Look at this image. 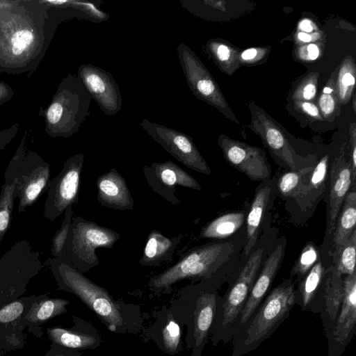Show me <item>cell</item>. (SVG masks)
<instances>
[{"instance_id": "obj_1", "label": "cell", "mask_w": 356, "mask_h": 356, "mask_svg": "<svg viewBox=\"0 0 356 356\" xmlns=\"http://www.w3.org/2000/svg\"><path fill=\"white\" fill-rule=\"evenodd\" d=\"M48 261L57 289L76 296L109 331L137 334L142 330L143 317L138 305L114 299L105 288L88 279L65 258L54 257Z\"/></svg>"}, {"instance_id": "obj_2", "label": "cell", "mask_w": 356, "mask_h": 356, "mask_svg": "<svg viewBox=\"0 0 356 356\" xmlns=\"http://www.w3.org/2000/svg\"><path fill=\"white\" fill-rule=\"evenodd\" d=\"M294 293V284L289 280L275 287L232 337L231 356H243L270 338L289 317L295 306Z\"/></svg>"}, {"instance_id": "obj_3", "label": "cell", "mask_w": 356, "mask_h": 356, "mask_svg": "<svg viewBox=\"0 0 356 356\" xmlns=\"http://www.w3.org/2000/svg\"><path fill=\"white\" fill-rule=\"evenodd\" d=\"M205 280L183 289L176 299L170 301V309L177 318L186 325L185 338L191 356H202L209 340L220 297L214 289H208Z\"/></svg>"}, {"instance_id": "obj_4", "label": "cell", "mask_w": 356, "mask_h": 356, "mask_svg": "<svg viewBox=\"0 0 356 356\" xmlns=\"http://www.w3.org/2000/svg\"><path fill=\"white\" fill-rule=\"evenodd\" d=\"M231 248V244L215 243L191 248L175 264L150 277L149 291L155 296L169 294L180 281L211 278Z\"/></svg>"}, {"instance_id": "obj_5", "label": "cell", "mask_w": 356, "mask_h": 356, "mask_svg": "<svg viewBox=\"0 0 356 356\" xmlns=\"http://www.w3.org/2000/svg\"><path fill=\"white\" fill-rule=\"evenodd\" d=\"M92 97L75 75H68L60 83L47 112L49 133L69 137L79 129L89 115Z\"/></svg>"}, {"instance_id": "obj_6", "label": "cell", "mask_w": 356, "mask_h": 356, "mask_svg": "<svg viewBox=\"0 0 356 356\" xmlns=\"http://www.w3.org/2000/svg\"><path fill=\"white\" fill-rule=\"evenodd\" d=\"M120 238V235L111 228L79 216L72 217L69 234L59 257L65 258L74 268L85 273L99 264L96 249L111 248Z\"/></svg>"}, {"instance_id": "obj_7", "label": "cell", "mask_w": 356, "mask_h": 356, "mask_svg": "<svg viewBox=\"0 0 356 356\" xmlns=\"http://www.w3.org/2000/svg\"><path fill=\"white\" fill-rule=\"evenodd\" d=\"M264 250L252 253L233 285L225 296L219 298L216 315L211 326L209 340L214 346L232 340L231 332L248 298L261 265Z\"/></svg>"}, {"instance_id": "obj_8", "label": "cell", "mask_w": 356, "mask_h": 356, "mask_svg": "<svg viewBox=\"0 0 356 356\" xmlns=\"http://www.w3.org/2000/svg\"><path fill=\"white\" fill-rule=\"evenodd\" d=\"M40 253L26 240L16 242L0 259V308L20 298L43 268Z\"/></svg>"}, {"instance_id": "obj_9", "label": "cell", "mask_w": 356, "mask_h": 356, "mask_svg": "<svg viewBox=\"0 0 356 356\" xmlns=\"http://www.w3.org/2000/svg\"><path fill=\"white\" fill-rule=\"evenodd\" d=\"M176 50L186 83L193 94L240 124L218 83L197 54L183 42L179 43Z\"/></svg>"}, {"instance_id": "obj_10", "label": "cell", "mask_w": 356, "mask_h": 356, "mask_svg": "<svg viewBox=\"0 0 356 356\" xmlns=\"http://www.w3.org/2000/svg\"><path fill=\"white\" fill-rule=\"evenodd\" d=\"M84 158L83 153L70 156L58 175L49 182L43 212L47 220H54L67 207L76 202Z\"/></svg>"}, {"instance_id": "obj_11", "label": "cell", "mask_w": 356, "mask_h": 356, "mask_svg": "<svg viewBox=\"0 0 356 356\" xmlns=\"http://www.w3.org/2000/svg\"><path fill=\"white\" fill-rule=\"evenodd\" d=\"M139 125L181 163L196 172L211 174L209 165L190 136L147 119H143Z\"/></svg>"}, {"instance_id": "obj_12", "label": "cell", "mask_w": 356, "mask_h": 356, "mask_svg": "<svg viewBox=\"0 0 356 356\" xmlns=\"http://www.w3.org/2000/svg\"><path fill=\"white\" fill-rule=\"evenodd\" d=\"M343 293L340 309L325 332L327 356H341L356 332V273L343 280Z\"/></svg>"}, {"instance_id": "obj_13", "label": "cell", "mask_w": 356, "mask_h": 356, "mask_svg": "<svg viewBox=\"0 0 356 356\" xmlns=\"http://www.w3.org/2000/svg\"><path fill=\"white\" fill-rule=\"evenodd\" d=\"M248 107L251 122L246 125L259 135L274 157L279 159L292 171L300 169V158L289 143L284 129L263 109L253 102Z\"/></svg>"}, {"instance_id": "obj_14", "label": "cell", "mask_w": 356, "mask_h": 356, "mask_svg": "<svg viewBox=\"0 0 356 356\" xmlns=\"http://www.w3.org/2000/svg\"><path fill=\"white\" fill-rule=\"evenodd\" d=\"M77 76L105 115H113L121 110L120 88L109 72L92 64H83L79 67Z\"/></svg>"}, {"instance_id": "obj_15", "label": "cell", "mask_w": 356, "mask_h": 356, "mask_svg": "<svg viewBox=\"0 0 356 356\" xmlns=\"http://www.w3.org/2000/svg\"><path fill=\"white\" fill-rule=\"evenodd\" d=\"M218 143L226 161L254 181H264L270 175L264 152L257 147L231 139L220 134Z\"/></svg>"}, {"instance_id": "obj_16", "label": "cell", "mask_w": 356, "mask_h": 356, "mask_svg": "<svg viewBox=\"0 0 356 356\" xmlns=\"http://www.w3.org/2000/svg\"><path fill=\"white\" fill-rule=\"evenodd\" d=\"M50 181V165L35 152L25 154L19 169L15 195L18 214L33 205Z\"/></svg>"}, {"instance_id": "obj_17", "label": "cell", "mask_w": 356, "mask_h": 356, "mask_svg": "<svg viewBox=\"0 0 356 356\" xmlns=\"http://www.w3.org/2000/svg\"><path fill=\"white\" fill-rule=\"evenodd\" d=\"M142 170L149 187L175 205L181 204L175 195L177 186L197 191L202 188L195 179L172 161L143 165Z\"/></svg>"}, {"instance_id": "obj_18", "label": "cell", "mask_w": 356, "mask_h": 356, "mask_svg": "<svg viewBox=\"0 0 356 356\" xmlns=\"http://www.w3.org/2000/svg\"><path fill=\"white\" fill-rule=\"evenodd\" d=\"M72 319L74 324L71 327L53 326L47 329L51 343L77 351L94 350L102 345L104 339L91 322L76 315Z\"/></svg>"}, {"instance_id": "obj_19", "label": "cell", "mask_w": 356, "mask_h": 356, "mask_svg": "<svg viewBox=\"0 0 356 356\" xmlns=\"http://www.w3.org/2000/svg\"><path fill=\"white\" fill-rule=\"evenodd\" d=\"M284 252V248L283 245H280L268 257L261 272L253 284L243 309L232 327V339L250 318L265 298L280 266Z\"/></svg>"}, {"instance_id": "obj_20", "label": "cell", "mask_w": 356, "mask_h": 356, "mask_svg": "<svg viewBox=\"0 0 356 356\" xmlns=\"http://www.w3.org/2000/svg\"><path fill=\"white\" fill-rule=\"evenodd\" d=\"M39 296L18 298L0 308V345L13 350L24 346V317Z\"/></svg>"}, {"instance_id": "obj_21", "label": "cell", "mask_w": 356, "mask_h": 356, "mask_svg": "<svg viewBox=\"0 0 356 356\" xmlns=\"http://www.w3.org/2000/svg\"><path fill=\"white\" fill-rule=\"evenodd\" d=\"M156 314L155 323L147 329H142L145 338L153 341L161 351L170 356L179 354L183 350L184 325L165 306Z\"/></svg>"}, {"instance_id": "obj_22", "label": "cell", "mask_w": 356, "mask_h": 356, "mask_svg": "<svg viewBox=\"0 0 356 356\" xmlns=\"http://www.w3.org/2000/svg\"><path fill=\"white\" fill-rule=\"evenodd\" d=\"M355 177L350 161H346L343 154L336 158L330 170V204L327 216L329 234L334 231L338 214L352 184H355Z\"/></svg>"}, {"instance_id": "obj_23", "label": "cell", "mask_w": 356, "mask_h": 356, "mask_svg": "<svg viewBox=\"0 0 356 356\" xmlns=\"http://www.w3.org/2000/svg\"><path fill=\"white\" fill-rule=\"evenodd\" d=\"M97 197L100 204L115 210H131L134 202L124 178L115 168L100 175L97 181Z\"/></svg>"}, {"instance_id": "obj_24", "label": "cell", "mask_w": 356, "mask_h": 356, "mask_svg": "<svg viewBox=\"0 0 356 356\" xmlns=\"http://www.w3.org/2000/svg\"><path fill=\"white\" fill-rule=\"evenodd\" d=\"M17 27L3 30L1 50L11 60H24L39 47V35L28 22H17Z\"/></svg>"}, {"instance_id": "obj_25", "label": "cell", "mask_w": 356, "mask_h": 356, "mask_svg": "<svg viewBox=\"0 0 356 356\" xmlns=\"http://www.w3.org/2000/svg\"><path fill=\"white\" fill-rule=\"evenodd\" d=\"M25 155L24 141L13 156L4 173L5 181L0 193V245L7 232L12 219L16 183L18 179L19 169Z\"/></svg>"}, {"instance_id": "obj_26", "label": "cell", "mask_w": 356, "mask_h": 356, "mask_svg": "<svg viewBox=\"0 0 356 356\" xmlns=\"http://www.w3.org/2000/svg\"><path fill=\"white\" fill-rule=\"evenodd\" d=\"M67 300L48 298L47 293L40 295L35 300L22 321L24 329L36 337L43 334L41 325L49 319L67 312Z\"/></svg>"}, {"instance_id": "obj_27", "label": "cell", "mask_w": 356, "mask_h": 356, "mask_svg": "<svg viewBox=\"0 0 356 356\" xmlns=\"http://www.w3.org/2000/svg\"><path fill=\"white\" fill-rule=\"evenodd\" d=\"M181 237L179 235L169 238L156 229L151 230L147 236L143 255L139 260L140 264L143 266H156L171 261Z\"/></svg>"}, {"instance_id": "obj_28", "label": "cell", "mask_w": 356, "mask_h": 356, "mask_svg": "<svg viewBox=\"0 0 356 356\" xmlns=\"http://www.w3.org/2000/svg\"><path fill=\"white\" fill-rule=\"evenodd\" d=\"M356 192H348L338 214L333 232V257L346 243L356 230Z\"/></svg>"}, {"instance_id": "obj_29", "label": "cell", "mask_w": 356, "mask_h": 356, "mask_svg": "<svg viewBox=\"0 0 356 356\" xmlns=\"http://www.w3.org/2000/svg\"><path fill=\"white\" fill-rule=\"evenodd\" d=\"M324 289V307L321 318L325 332L336 318L343 298V280L335 266L330 268Z\"/></svg>"}, {"instance_id": "obj_30", "label": "cell", "mask_w": 356, "mask_h": 356, "mask_svg": "<svg viewBox=\"0 0 356 356\" xmlns=\"http://www.w3.org/2000/svg\"><path fill=\"white\" fill-rule=\"evenodd\" d=\"M202 49L220 70L227 74L232 75L241 66V51L223 39H210Z\"/></svg>"}, {"instance_id": "obj_31", "label": "cell", "mask_w": 356, "mask_h": 356, "mask_svg": "<svg viewBox=\"0 0 356 356\" xmlns=\"http://www.w3.org/2000/svg\"><path fill=\"white\" fill-rule=\"evenodd\" d=\"M270 193V188L266 185L258 189L254 195L247 217L248 242L244 250L245 256L250 254L257 241L262 219L269 202Z\"/></svg>"}, {"instance_id": "obj_32", "label": "cell", "mask_w": 356, "mask_h": 356, "mask_svg": "<svg viewBox=\"0 0 356 356\" xmlns=\"http://www.w3.org/2000/svg\"><path fill=\"white\" fill-rule=\"evenodd\" d=\"M324 275V267L321 261L308 272L298 291L295 290L294 304L302 312L310 311L317 296Z\"/></svg>"}, {"instance_id": "obj_33", "label": "cell", "mask_w": 356, "mask_h": 356, "mask_svg": "<svg viewBox=\"0 0 356 356\" xmlns=\"http://www.w3.org/2000/svg\"><path fill=\"white\" fill-rule=\"evenodd\" d=\"M245 215L241 212L222 215L205 225L201 230L202 238H225L235 233L243 224Z\"/></svg>"}, {"instance_id": "obj_34", "label": "cell", "mask_w": 356, "mask_h": 356, "mask_svg": "<svg viewBox=\"0 0 356 356\" xmlns=\"http://www.w3.org/2000/svg\"><path fill=\"white\" fill-rule=\"evenodd\" d=\"M312 166L284 173L278 179L277 187L284 197H302L307 193L308 180Z\"/></svg>"}, {"instance_id": "obj_35", "label": "cell", "mask_w": 356, "mask_h": 356, "mask_svg": "<svg viewBox=\"0 0 356 356\" xmlns=\"http://www.w3.org/2000/svg\"><path fill=\"white\" fill-rule=\"evenodd\" d=\"M356 68L354 59L348 56L338 67L336 92L341 106L347 104L353 95L355 85Z\"/></svg>"}, {"instance_id": "obj_36", "label": "cell", "mask_w": 356, "mask_h": 356, "mask_svg": "<svg viewBox=\"0 0 356 356\" xmlns=\"http://www.w3.org/2000/svg\"><path fill=\"white\" fill-rule=\"evenodd\" d=\"M338 67L336 68L324 86L316 101V105L323 119L332 120L340 111L336 92V80Z\"/></svg>"}, {"instance_id": "obj_37", "label": "cell", "mask_w": 356, "mask_h": 356, "mask_svg": "<svg viewBox=\"0 0 356 356\" xmlns=\"http://www.w3.org/2000/svg\"><path fill=\"white\" fill-rule=\"evenodd\" d=\"M356 230L338 253L333 257L334 266L342 275H350L355 272Z\"/></svg>"}, {"instance_id": "obj_38", "label": "cell", "mask_w": 356, "mask_h": 356, "mask_svg": "<svg viewBox=\"0 0 356 356\" xmlns=\"http://www.w3.org/2000/svg\"><path fill=\"white\" fill-rule=\"evenodd\" d=\"M318 74L311 72L305 75L296 86L291 98L292 101L314 102L316 96Z\"/></svg>"}, {"instance_id": "obj_39", "label": "cell", "mask_w": 356, "mask_h": 356, "mask_svg": "<svg viewBox=\"0 0 356 356\" xmlns=\"http://www.w3.org/2000/svg\"><path fill=\"white\" fill-rule=\"evenodd\" d=\"M64 212L65 216L60 227L56 231L52 239L51 252L54 257L61 254L67 238L73 217L72 205L67 207Z\"/></svg>"}, {"instance_id": "obj_40", "label": "cell", "mask_w": 356, "mask_h": 356, "mask_svg": "<svg viewBox=\"0 0 356 356\" xmlns=\"http://www.w3.org/2000/svg\"><path fill=\"white\" fill-rule=\"evenodd\" d=\"M328 160L329 156L325 155L312 170L308 180L307 193L311 191H317L324 186L327 176Z\"/></svg>"}, {"instance_id": "obj_41", "label": "cell", "mask_w": 356, "mask_h": 356, "mask_svg": "<svg viewBox=\"0 0 356 356\" xmlns=\"http://www.w3.org/2000/svg\"><path fill=\"white\" fill-rule=\"evenodd\" d=\"M318 259V252L312 244H308L302 251L293 269V273L304 275Z\"/></svg>"}, {"instance_id": "obj_42", "label": "cell", "mask_w": 356, "mask_h": 356, "mask_svg": "<svg viewBox=\"0 0 356 356\" xmlns=\"http://www.w3.org/2000/svg\"><path fill=\"white\" fill-rule=\"evenodd\" d=\"M270 47H252L247 49L240 53V65H252L261 63L267 57Z\"/></svg>"}, {"instance_id": "obj_43", "label": "cell", "mask_w": 356, "mask_h": 356, "mask_svg": "<svg viewBox=\"0 0 356 356\" xmlns=\"http://www.w3.org/2000/svg\"><path fill=\"white\" fill-rule=\"evenodd\" d=\"M295 108L312 120L321 121L323 120L317 105L314 102L293 101Z\"/></svg>"}, {"instance_id": "obj_44", "label": "cell", "mask_w": 356, "mask_h": 356, "mask_svg": "<svg viewBox=\"0 0 356 356\" xmlns=\"http://www.w3.org/2000/svg\"><path fill=\"white\" fill-rule=\"evenodd\" d=\"M320 55L319 47L315 43H309L296 49V56L301 60H315Z\"/></svg>"}, {"instance_id": "obj_45", "label": "cell", "mask_w": 356, "mask_h": 356, "mask_svg": "<svg viewBox=\"0 0 356 356\" xmlns=\"http://www.w3.org/2000/svg\"><path fill=\"white\" fill-rule=\"evenodd\" d=\"M81 353L51 343L50 348L43 356H81Z\"/></svg>"}, {"instance_id": "obj_46", "label": "cell", "mask_w": 356, "mask_h": 356, "mask_svg": "<svg viewBox=\"0 0 356 356\" xmlns=\"http://www.w3.org/2000/svg\"><path fill=\"white\" fill-rule=\"evenodd\" d=\"M350 131V143H351V159L350 163L354 175L356 176V137H355V124L351 125Z\"/></svg>"}, {"instance_id": "obj_47", "label": "cell", "mask_w": 356, "mask_h": 356, "mask_svg": "<svg viewBox=\"0 0 356 356\" xmlns=\"http://www.w3.org/2000/svg\"><path fill=\"white\" fill-rule=\"evenodd\" d=\"M318 38L320 37L318 36V34L316 33L313 35H311L309 33L300 31L297 33L298 40L301 42L302 43L310 42L311 41H313Z\"/></svg>"}, {"instance_id": "obj_48", "label": "cell", "mask_w": 356, "mask_h": 356, "mask_svg": "<svg viewBox=\"0 0 356 356\" xmlns=\"http://www.w3.org/2000/svg\"><path fill=\"white\" fill-rule=\"evenodd\" d=\"M298 29L304 33H310L314 31L315 26L310 20L305 19L302 20L298 26Z\"/></svg>"}, {"instance_id": "obj_49", "label": "cell", "mask_w": 356, "mask_h": 356, "mask_svg": "<svg viewBox=\"0 0 356 356\" xmlns=\"http://www.w3.org/2000/svg\"><path fill=\"white\" fill-rule=\"evenodd\" d=\"M6 89L7 88L4 85L0 83V100L3 99L6 97V94H8Z\"/></svg>"}, {"instance_id": "obj_50", "label": "cell", "mask_w": 356, "mask_h": 356, "mask_svg": "<svg viewBox=\"0 0 356 356\" xmlns=\"http://www.w3.org/2000/svg\"><path fill=\"white\" fill-rule=\"evenodd\" d=\"M9 140L10 139L8 138L0 137V149L5 147L6 144L9 141Z\"/></svg>"}, {"instance_id": "obj_51", "label": "cell", "mask_w": 356, "mask_h": 356, "mask_svg": "<svg viewBox=\"0 0 356 356\" xmlns=\"http://www.w3.org/2000/svg\"><path fill=\"white\" fill-rule=\"evenodd\" d=\"M355 96L354 95L353 96V108H354V111H355Z\"/></svg>"}]
</instances>
